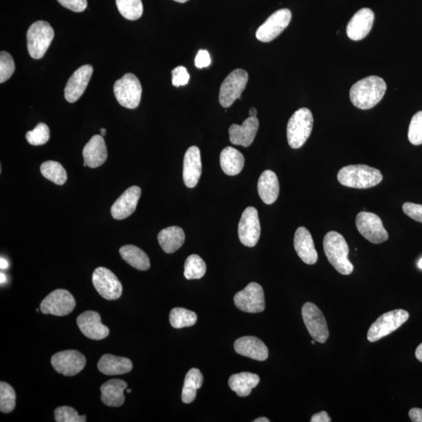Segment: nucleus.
Masks as SVG:
<instances>
[{"mask_svg": "<svg viewBox=\"0 0 422 422\" xmlns=\"http://www.w3.org/2000/svg\"><path fill=\"white\" fill-rule=\"evenodd\" d=\"M387 85L378 76H369L360 80L351 89L350 98L353 106L362 110L372 109L383 100Z\"/></svg>", "mask_w": 422, "mask_h": 422, "instance_id": "nucleus-1", "label": "nucleus"}, {"mask_svg": "<svg viewBox=\"0 0 422 422\" xmlns=\"http://www.w3.org/2000/svg\"><path fill=\"white\" fill-rule=\"evenodd\" d=\"M323 247L329 263L344 276H349L353 265L349 259V247L343 236L337 232H329L324 237Z\"/></svg>", "mask_w": 422, "mask_h": 422, "instance_id": "nucleus-2", "label": "nucleus"}, {"mask_svg": "<svg viewBox=\"0 0 422 422\" xmlns=\"http://www.w3.org/2000/svg\"><path fill=\"white\" fill-rule=\"evenodd\" d=\"M341 185L355 189H369L380 184L384 177L379 170L367 165H349L340 170L337 175Z\"/></svg>", "mask_w": 422, "mask_h": 422, "instance_id": "nucleus-3", "label": "nucleus"}, {"mask_svg": "<svg viewBox=\"0 0 422 422\" xmlns=\"http://www.w3.org/2000/svg\"><path fill=\"white\" fill-rule=\"evenodd\" d=\"M313 124V115L308 108L296 111L287 124V140L290 147L299 149L303 146L311 134Z\"/></svg>", "mask_w": 422, "mask_h": 422, "instance_id": "nucleus-4", "label": "nucleus"}, {"mask_svg": "<svg viewBox=\"0 0 422 422\" xmlns=\"http://www.w3.org/2000/svg\"><path fill=\"white\" fill-rule=\"evenodd\" d=\"M54 38V28L47 21H38L28 28L27 45L28 53L33 59L43 58Z\"/></svg>", "mask_w": 422, "mask_h": 422, "instance_id": "nucleus-5", "label": "nucleus"}, {"mask_svg": "<svg viewBox=\"0 0 422 422\" xmlns=\"http://www.w3.org/2000/svg\"><path fill=\"white\" fill-rule=\"evenodd\" d=\"M409 317V313L402 309L393 310L384 313L368 329V340L370 343H375L386 337L401 327L408 320Z\"/></svg>", "mask_w": 422, "mask_h": 422, "instance_id": "nucleus-6", "label": "nucleus"}, {"mask_svg": "<svg viewBox=\"0 0 422 422\" xmlns=\"http://www.w3.org/2000/svg\"><path fill=\"white\" fill-rule=\"evenodd\" d=\"M113 93L120 105L128 109H135L140 104L142 85L133 74L128 73L115 83Z\"/></svg>", "mask_w": 422, "mask_h": 422, "instance_id": "nucleus-7", "label": "nucleus"}, {"mask_svg": "<svg viewBox=\"0 0 422 422\" xmlns=\"http://www.w3.org/2000/svg\"><path fill=\"white\" fill-rule=\"evenodd\" d=\"M249 81L248 73L243 69H236L232 71L222 82L219 93L220 104L227 108L234 102L241 99V95Z\"/></svg>", "mask_w": 422, "mask_h": 422, "instance_id": "nucleus-8", "label": "nucleus"}, {"mask_svg": "<svg viewBox=\"0 0 422 422\" xmlns=\"http://www.w3.org/2000/svg\"><path fill=\"white\" fill-rule=\"evenodd\" d=\"M302 317L313 340L318 343H326L329 336V331L326 318L318 307L307 302L302 307Z\"/></svg>", "mask_w": 422, "mask_h": 422, "instance_id": "nucleus-9", "label": "nucleus"}, {"mask_svg": "<svg viewBox=\"0 0 422 422\" xmlns=\"http://www.w3.org/2000/svg\"><path fill=\"white\" fill-rule=\"evenodd\" d=\"M356 226L362 236L375 244L384 243L389 238L383 221L378 215L373 213H359L356 218Z\"/></svg>", "mask_w": 422, "mask_h": 422, "instance_id": "nucleus-10", "label": "nucleus"}, {"mask_svg": "<svg viewBox=\"0 0 422 422\" xmlns=\"http://www.w3.org/2000/svg\"><path fill=\"white\" fill-rule=\"evenodd\" d=\"M76 306V302L70 292L65 289H56L49 293L40 305V310L45 315L66 316Z\"/></svg>", "mask_w": 422, "mask_h": 422, "instance_id": "nucleus-11", "label": "nucleus"}, {"mask_svg": "<svg viewBox=\"0 0 422 422\" xmlns=\"http://www.w3.org/2000/svg\"><path fill=\"white\" fill-rule=\"evenodd\" d=\"M238 309L247 313H260L265 309L264 289L260 285L251 282L234 296Z\"/></svg>", "mask_w": 422, "mask_h": 422, "instance_id": "nucleus-12", "label": "nucleus"}, {"mask_svg": "<svg viewBox=\"0 0 422 422\" xmlns=\"http://www.w3.org/2000/svg\"><path fill=\"white\" fill-rule=\"evenodd\" d=\"M93 284L102 298L115 300L121 298L123 292L122 285L115 274L106 267H97L94 271Z\"/></svg>", "mask_w": 422, "mask_h": 422, "instance_id": "nucleus-13", "label": "nucleus"}, {"mask_svg": "<svg viewBox=\"0 0 422 422\" xmlns=\"http://www.w3.org/2000/svg\"><path fill=\"white\" fill-rule=\"evenodd\" d=\"M292 19V13L289 9L276 11L258 27L256 37L260 42L269 43L276 38L286 30Z\"/></svg>", "mask_w": 422, "mask_h": 422, "instance_id": "nucleus-14", "label": "nucleus"}, {"mask_svg": "<svg viewBox=\"0 0 422 422\" xmlns=\"http://www.w3.org/2000/svg\"><path fill=\"white\" fill-rule=\"evenodd\" d=\"M239 241L248 247H254L258 243L260 236V224L258 211L254 207H249L243 211L238 227Z\"/></svg>", "mask_w": 422, "mask_h": 422, "instance_id": "nucleus-15", "label": "nucleus"}, {"mask_svg": "<svg viewBox=\"0 0 422 422\" xmlns=\"http://www.w3.org/2000/svg\"><path fill=\"white\" fill-rule=\"evenodd\" d=\"M51 364L56 373L65 376H75L84 369L87 359L77 351H65L56 353Z\"/></svg>", "mask_w": 422, "mask_h": 422, "instance_id": "nucleus-16", "label": "nucleus"}, {"mask_svg": "<svg viewBox=\"0 0 422 422\" xmlns=\"http://www.w3.org/2000/svg\"><path fill=\"white\" fill-rule=\"evenodd\" d=\"M93 73V68L89 65L80 67L74 72L68 80L65 90V96L67 102L73 104L80 99L87 88Z\"/></svg>", "mask_w": 422, "mask_h": 422, "instance_id": "nucleus-17", "label": "nucleus"}, {"mask_svg": "<svg viewBox=\"0 0 422 422\" xmlns=\"http://www.w3.org/2000/svg\"><path fill=\"white\" fill-rule=\"evenodd\" d=\"M375 14L369 8H362L353 16L346 27L347 36L353 41L366 37L373 27Z\"/></svg>", "mask_w": 422, "mask_h": 422, "instance_id": "nucleus-18", "label": "nucleus"}, {"mask_svg": "<svg viewBox=\"0 0 422 422\" xmlns=\"http://www.w3.org/2000/svg\"><path fill=\"white\" fill-rule=\"evenodd\" d=\"M77 324L81 332L91 340H104L110 333V329L102 323L100 315L96 311L82 313L78 317Z\"/></svg>", "mask_w": 422, "mask_h": 422, "instance_id": "nucleus-19", "label": "nucleus"}, {"mask_svg": "<svg viewBox=\"0 0 422 422\" xmlns=\"http://www.w3.org/2000/svg\"><path fill=\"white\" fill-rule=\"evenodd\" d=\"M141 197L139 186H132L125 190L111 209V215L116 220H123L132 215L136 209Z\"/></svg>", "mask_w": 422, "mask_h": 422, "instance_id": "nucleus-20", "label": "nucleus"}, {"mask_svg": "<svg viewBox=\"0 0 422 422\" xmlns=\"http://www.w3.org/2000/svg\"><path fill=\"white\" fill-rule=\"evenodd\" d=\"M259 129V120L249 117L242 125L232 124L230 129V141L232 144L248 147L253 144Z\"/></svg>", "mask_w": 422, "mask_h": 422, "instance_id": "nucleus-21", "label": "nucleus"}, {"mask_svg": "<svg viewBox=\"0 0 422 422\" xmlns=\"http://www.w3.org/2000/svg\"><path fill=\"white\" fill-rule=\"evenodd\" d=\"M202 174L201 154L197 146L187 150L184 162V180L188 188L196 187Z\"/></svg>", "mask_w": 422, "mask_h": 422, "instance_id": "nucleus-22", "label": "nucleus"}, {"mask_svg": "<svg viewBox=\"0 0 422 422\" xmlns=\"http://www.w3.org/2000/svg\"><path fill=\"white\" fill-rule=\"evenodd\" d=\"M234 348L238 355L256 361L265 362L269 357L267 346L255 336H243L238 339L234 344Z\"/></svg>", "mask_w": 422, "mask_h": 422, "instance_id": "nucleus-23", "label": "nucleus"}, {"mask_svg": "<svg viewBox=\"0 0 422 422\" xmlns=\"http://www.w3.org/2000/svg\"><path fill=\"white\" fill-rule=\"evenodd\" d=\"M294 248L296 254L305 264L312 265L318 261V256L309 231L305 227H300L296 231Z\"/></svg>", "mask_w": 422, "mask_h": 422, "instance_id": "nucleus-24", "label": "nucleus"}, {"mask_svg": "<svg viewBox=\"0 0 422 422\" xmlns=\"http://www.w3.org/2000/svg\"><path fill=\"white\" fill-rule=\"evenodd\" d=\"M83 158L85 164L91 168L102 166L107 159V149L104 137L95 135L91 138L83 149Z\"/></svg>", "mask_w": 422, "mask_h": 422, "instance_id": "nucleus-25", "label": "nucleus"}, {"mask_svg": "<svg viewBox=\"0 0 422 422\" xmlns=\"http://www.w3.org/2000/svg\"><path fill=\"white\" fill-rule=\"evenodd\" d=\"M128 385L123 380L111 379L101 386V400L108 407H121L124 403V390Z\"/></svg>", "mask_w": 422, "mask_h": 422, "instance_id": "nucleus-26", "label": "nucleus"}, {"mask_svg": "<svg viewBox=\"0 0 422 422\" xmlns=\"http://www.w3.org/2000/svg\"><path fill=\"white\" fill-rule=\"evenodd\" d=\"M258 190L262 201L267 205L275 203L280 191L276 174L270 170L262 173L258 180Z\"/></svg>", "mask_w": 422, "mask_h": 422, "instance_id": "nucleus-27", "label": "nucleus"}, {"mask_svg": "<svg viewBox=\"0 0 422 422\" xmlns=\"http://www.w3.org/2000/svg\"><path fill=\"white\" fill-rule=\"evenodd\" d=\"M98 368L104 375H119L129 373L133 364L129 358L105 355L100 358Z\"/></svg>", "mask_w": 422, "mask_h": 422, "instance_id": "nucleus-28", "label": "nucleus"}, {"mask_svg": "<svg viewBox=\"0 0 422 422\" xmlns=\"http://www.w3.org/2000/svg\"><path fill=\"white\" fill-rule=\"evenodd\" d=\"M159 246L166 254H173L185 243V232L180 227L172 226L163 230L157 236Z\"/></svg>", "mask_w": 422, "mask_h": 422, "instance_id": "nucleus-29", "label": "nucleus"}, {"mask_svg": "<svg viewBox=\"0 0 422 422\" xmlns=\"http://www.w3.org/2000/svg\"><path fill=\"white\" fill-rule=\"evenodd\" d=\"M245 159L243 154L235 148L227 146L221 151L220 164L223 172L230 176L241 173L243 169Z\"/></svg>", "mask_w": 422, "mask_h": 422, "instance_id": "nucleus-30", "label": "nucleus"}, {"mask_svg": "<svg viewBox=\"0 0 422 422\" xmlns=\"http://www.w3.org/2000/svg\"><path fill=\"white\" fill-rule=\"evenodd\" d=\"M260 383L258 375L250 373H242L232 375L229 380L231 390L236 392L238 397H245L250 395L251 391Z\"/></svg>", "mask_w": 422, "mask_h": 422, "instance_id": "nucleus-31", "label": "nucleus"}, {"mask_svg": "<svg viewBox=\"0 0 422 422\" xmlns=\"http://www.w3.org/2000/svg\"><path fill=\"white\" fill-rule=\"evenodd\" d=\"M123 260L134 269L140 271L150 269L151 261L149 256L139 247L133 245H125L119 250Z\"/></svg>", "mask_w": 422, "mask_h": 422, "instance_id": "nucleus-32", "label": "nucleus"}, {"mask_svg": "<svg viewBox=\"0 0 422 422\" xmlns=\"http://www.w3.org/2000/svg\"><path fill=\"white\" fill-rule=\"evenodd\" d=\"M203 384V375L197 368H192L187 373L182 389L181 400L185 403H190L195 401L197 392Z\"/></svg>", "mask_w": 422, "mask_h": 422, "instance_id": "nucleus-33", "label": "nucleus"}, {"mask_svg": "<svg viewBox=\"0 0 422 422\" xmlns=\"http://www.w3.org/2000/svg\"><path fill=\"white\" fill-rule=\"evenodd\" d=\"M40 172L44 178L54 182L56 185H64L67 180L66 170L61 164L56 162H44L40 167Z\"/></svg>", "mask_w": 422, "mask_h": 422, "instance_id": "nucleus-34", "label": "nucleus"}, {"mask_svg": "<svg viewBox=\"0 0 422 422\" xmlns=\"http://www.w3.org/2000/svg\"><path fill=\"white\" fill-rule=\"evenodd\" d=\"M169 318L170 324L175 329L190 327L197 322V315L195 312L181 307L174 308L170 313Z\"/></svg>", "mask_w": 422, "mask_h": 422, "instance_id": "nucleus-35", "label": "nucleus"}, {"mask_svg": "<svg viewBox=\"0 0 422 422\" xmlns=\"http://www.w3.org/2000/svg\"><path fill=\"white\" fill-rule=\"evenodd\" d=\"M116 4L120 14L129 21L138 20L144 14L142 0H116Z\"/></svg>", "mask_w": 422, "mask_h": 422, "instance_id": "nucleus-36", "label": "nucleus"}, {"mask_svg": "<svg viewBox=\"0 0 422 422\" xmlns=\"http://www.w3.org/2000/svg\"><path fill=\"white\" fill-rule=\"evenodd\" d=\"M207 265L201 256L192 254L188 256L185 262L184 276L188 280L199 279L204 276Z\"/></svg>", "mask_w": 422, "mask_h": 422, "instance_id": "nucleus-37", "label": "nucleus"}, {"mask_svg": "<svg viewBox=\"0 0 422 422\" xmlns=\"http://www.w3.org/2000/svg\"><path fill=\"white\" fill-rule=\"evenodd\" d=\"M16 406V393L12 386L1 381L0 384V410L3 413L13 412Z\"/></svg>", "mask_w": 422, "mask_h": 422, "instance_id": "nucleus-38", "label": "nucleus"}, {"mask_svg": "<svg viewBox=\"0 0 422 422\" xmlns=\"http://www.w3.org/2000/svg\"><path fill=\"white\" fill-rule=\"evenodd\" d=\"M50 132L47 124H38L37 126L26 134V140L28 144L32 146H41L47 144L49 140Z\"/></svg>", "mask_w": 422, "mask_h": 422, "instance_id": "nucleus-39", "label": "nucleus"}, {"mask_svg": "<svg viewBox=\"0 0 422 422\" xmlns=\"http://www.w3.org/2000/svg\"><path fill=\"white\" fill-rule=\"evenodd\" d=\"M408 140L414 146L422 144V111L416 113L410 121Z\"/></svg>", "mask_w": 422, "mask_h": 422, "instance_id": "nucleus-40", "label": "nucleus"}, {"mask_svg": "<svg viewBox=\"0 0 422 422\" xmlns=\"http://www.w3.org/2000/svg\"><path fill=\"white\" fill-rule=\"evenodd\" d=\"M15 71V63L8 52L2 51L0 54V82H7Z\"/></svg>", "mask_w": 422, "mask_h": 422, "instance_id": "nucleus-41", "label": "nucleus"}, {"mask_svg": "<svg viewBox=\"0 0 422 422\" xmlns=\"http://www.w3.org/2000/svg\"><path fill=\"white\" fill-rule=\"evenodd\" d=\"M55 421L58 422H85V415H78L76 410L72 408L63 406L55 410Z\"/></svg>", "mask_w": 422, "mask_h": 422, "instance_id": "nucleus-42", "label": "nucleus"}, {"mask_svg": "<svg viewBox=\"0 0 422 422\" xmlns=\"http://www.w3.org/2000/svg\"><path fill=\"white\" fill-rule=\"evenodd\" d=\"M190 79V74L185 67H177L173 71V84L175 87H184L189 82Z\"/></svg>", "mask_w": 422, "mask_h": 422, "instance_id": "nucleus-43", "label": "nucleus"}, {"mask_svg": "<svg viewBox=\"0 0 422 422\" xmlns=\"http://www.w3.org/2000/svg\"><path fill=\"white\" fill-rule=\"evenodd\" d=\"M403 213L410 219L422 223V205L413 203H405L403 205Z\"/></svg>", "mask_w": 422, "mask_h": 422, "instance_id": "nucleus-44", "label": "nucleus"}, {"mask_svg": "<svg viewBox=\"0 0 422 422\" xmlns=\"http://www.w3.org/2000/svg\"><path fill=\"white\" fill-rule=\"evenodd\" d=\"M60 5L74 12H82L87 8V0H58Z\"/></svg>", "mask_w": 422, "mask_h": 422, "instance_id": "nucleus-45", "label": "nucleus"}, {"mask_svg": "<svg viewBox=\"0 0 422 422\" xmlns=\"http://www.w3.org/2000/svg\"><path fill=\"white\" fill-rule=\"evenodd\" d=\"M211 64L210 56L208 51L201 49L199 51L196 59V67L201 69V68L207 67Z\"/></svg>", "mask_w": 422, "mask_h": 422, "instance_id": "nucleus-46", "label": "nucleus"}, {"mask_svg": "<svg viewBox=\"0 0 422 422\" xmlns=\"http://www.w3.org/2000/svg\"><path fill=\"white\" fill-rule=\"evenodd\" d=\"M311 422H331L332 419L326 412H321L313 414L311 419Z\"/></svg>", "mask_w": 422, "mask_h": 422, "instance_id": "nucleus-47", "label": "nucleus"}, {"mask_svg": "<svg viewBox=\"0 0 422 422\" xmlns=\"http://www.w3.org/2000/svg\"><path fill=\"white\" fill-rule=\"evenodd\" d=\"M409 417L413 422H422V409L417 408L410 409Z\"/></svg>", "mask_w": 422, "mask_h": 422, "instance_id": "nucleus-48", "label": "nucleus"}, {"mask_svg": "<svg viewBox=\"0 0 422 422\" xmlns=\"http://www.w3.org/2000/svg\"><path fill=\"white\" fill-rule=\"evenodd\" d=\"M415 357L422 363V343L417 347V349H416Z\"/></svg>", "mask_w": 422, "mask_h": 422, "instance_id": "nucleus-49", "label": "nucleus"}, {"mask_svg": "<svg viewBox=\"0 0 422 422\" xmlns=\"http://www.w3.org/2000/svg\"><path fill=\"white\" fill-rule=\"evenodd\" d=\"M8 266V262L1 258V259H0V267H1V269H7Z\"/></svg>", "mask_w": 422, "mask_h": 422, "instance_id": "nucleus-50", "label": "nucleus"}, {"mask_svg": "<svg viewBox=\"0 0 422 422\" xmlns=\"http://www.w3.org/2000/svg\"><path fill=\"white\" fill-rule=\"evenodd\" d=\"M249 117H256L258 115V111L255 109V108H251L249 111Z\"/></svg>", "mask_w": 422, "mask_h": 422, "instance_id": "nucleus-51", "label": "nucleus"}, {"mask_svg": "<svg viewBox=\"0 0 422 422\" xmlns=\"http://www.w3.org/2000/svg\"><path fill=\"white\" fill-rule=\"evenodd\" d=\"M254 421V422H270V420L267 419V418L262 417V418H259L258 419H256Z\"/></svg>", "mask_w": 422, "mask_h": 422, "instance_id": "nucleus-52", "label": "nucleus"}, {"mask_svg": "<svg viewBox=\"0 0 422 422\" xmlns=\"http://www.w3.org/2000/svg\"><path fill=\"white\" fill-rule=\"evenodd\" d=\"M0 277H1V284L4 283L5 280H7V278H5V276L3 273L0 274Z\"/></svg>", "mask_w": 422, "mask_h": 422, "instance_id": "nucleus-53", "label": "nucleus"}, {"mask_svg": "<svg viewBox=\"0 0 422 422\" xmlns=\"http://www.w3.org/2000/svg\"><path fill=\"white\" fill-rule=\"evenodd\" d=\"M174 1L180 3H184L189 1V0H174Z\"/></svg>", "mask_w": 422, "mask_h": 422, "instance_id": "nucleus-54", "label": "nucleus"}, {"mask_svg": "<svg viewBox=\"0 0 422 422\" xmlns=\"http://www.w3.org/2000/svg\"><path fill=\"white\" fill-rule=\"evenodd\" d=\"M100 132H101V135L104 136L106 135L107 131L105 129H101Z\"/></svg>", "mask_w": 422, "mask_h": 422, "instance_id": "nucleus-55", "label": "nucleus"}, {"mask_svg": "<svg viewBox=\"0 0 422 422\" xmlns=\"http://www.w3.org/2000/svg\"><path fill=\"white\" fill-rule=\"evenodd\" d=\"M419 267L420 269H422V258L419 262Z\"/></svg>", "mask_w": 422, "mask_h": 422, "instance_id": "nucleus-56", "label": "nucleus"}, {"mask_svg": "<svg viewBox=\"0 0 422 422\" xmlns=\"http://www.w3.org/2000/svg\"><path fill=\"white\" fill-rule=\"evenodd\" d=\"M311 344H315V340H313V341H311Z\"/></svg>", "mask_w": 422, "mask_h": 422, "instance_id": "nucleus-57", "label": "nucleus"}, {"mask_svg": "<svg viewBox=\"0 0 422 422\" xmlns=\"http://www.w3.org/2000/svg\"><path fill=\"white\" fill-rule=\"evenodd\" d=\"M126 391H127V392H128V393H130L131 392H132V390H129V389H127V390H126Z\"/></svg>", "mask_w": 422, "mask_h": 422, "instance_id": "nucleus-58", "label": "nucleus"}]
</instances>
